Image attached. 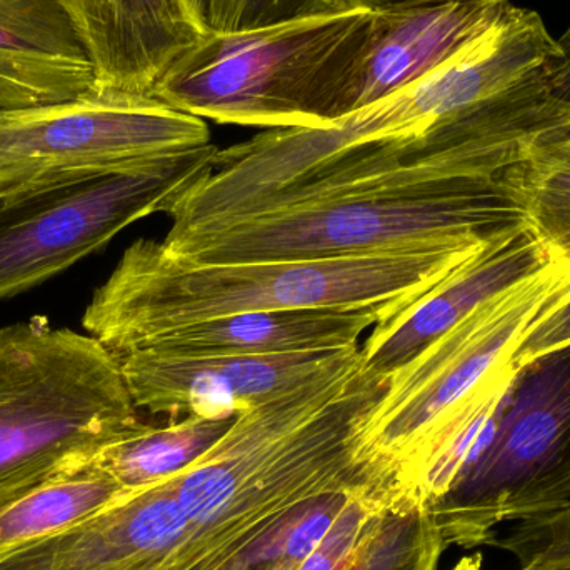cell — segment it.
Masks as SVG:
<instances>
[{
  "label": "cell",
  "mask_w": 570,
  "mask_h": 570,
  "mask_svg": "<svg viewBox=\"0 0 570 570\" xmlns=\"http://www.w3.org/2000/svg\"><path fill=\"white\" fill-rule=\"evenodd\" d=\"M387 387L362 365L341 367L240 412L199 461L169 479L189 538L173 570H217L298 502L334 491L389 488L361 461L365 421Z\"/></svg>",
  "instance_id": "1"
},
{
  "label": "cell",
  "mask_w": 570,
  "mask_h": 570,
  "mask_svg": "<svg viewBox=\"0 0 570 570\" xmlns=\"http://www.w3.org/2000/svg\"><path fill=\"white\" fill-rule=\"evenodd\" d=\"M512 234L381 256L236 264L186 263L159 240L139 239L94 292L82 325L119 355L170 328L243 312L387 308L395 315Z\"/></svg>",
  "instance_id": "2"
},
{
  "label": "cell",
  "mask_w": 570,
  "mask_h": 570,
  "mask_svg": "<svg viewBox=\"0 0 570 570\" xmlns=\"http://www.w3.org/2000/svg\"><path fill=\"white\" fill-rule=\"evenodd\" d=\"M541 52L514 20L499 19L411 86L321 129H273L219 149L214 169L174 204L177 226L223 219L325 157L382 140L421 136L448 120L511 99L534 80Z\"/></svg>",
  "instance_id": "3"
},
{
  "label": "cell",
  "mask_w": 570,
  "mask_h": 570,
  "mask_svg": "<svg viewBox=\"0 0 570 570\" xmlns=\"http://www.w3.org/2000/svg\"><path fill=\"white\" fill-rule=\"evenodd\" d=\"M525 227L501 177L435 193L332 197L173 226L160 244L190 264L347 259L495 239Z\"/></svg>",
  "instance_id": "4"
},
{
  "label": "cell",
  "mask_w": 570,
  "mask_h": 570,
  "mask_svg": "<svg viewBox=\"0 0 570 570\" xmlns=\"http://www.w3.org/2000/svg\"><path fill=\"white\" fill-rule=\"evenodd\" d=\"M142 422L119 357L43 317L0 327V511Z\"/></svg>",
  "instance_id": "5"
},
{
  "label": "cell",
  "mask_w": 570,
  "mask_h": 570,
  "mask_svg": "<svg viewBox=\"0 0 570 570\" xmlns=\"http://www.w3.org/2000/svg\"><path fill=\"white\" fill-rule=\"evenodd\" d=\"M372 16V9L345 7L263 29L207 33L153 96L214 122L269 130L331 126L344 117Z\"/></svg>",
  "instance_id": "6"
},
{
  "label": "cell",
  "mask_w": 570,
  "mask_h": 570,
  "mask_svg": "<svg viewBox=\"0 0 570 570\" xmlns=\"http://www.w3.org/2000/svg\"><path fill=\"white\" fill-rule=\"evenodd\" d=\"M570 504V347L519 368L451 488L428 509L445 544L488 546L508 522Z\"/></svg>",
  "instance_id": "7"
},
{
  "label": "cell",
  "mask_w": 570,
  "mask_h": 570,
  "mask_svg": "<svg viewBox=\"0 0 570 570\" xmlns=\"http://www.w3.org/2000/svg\"><path fill=\"white\" fill-rule=\"evenodd\" d=\"M570 281V264L554 261L479 305L387 379L365 421L361 461L384 479L451 424L511 371L525 328Z\"/></svg>",
  "instance_id": "8"
},
{
  "label": "cell",
  "mask_w": 570,
  "mask_h": 570,
  "mask_svg": "<svg viewBox=\"0 0 570 570\" xmlns=\"http://www.w3.org/2000/svg\"><path fill=\"white\" fill-rule=\"evenodd\" d=\"M217 150L209 144L124 173L0 196V301L66 273L130 224L169 213L214 169Z\"/></svg>",
  "instance_id": "9"
},
{
  "label": "cell",
  "mask_w": 570,
  "mask_h": 570,
  "mask_svg": "<svg viewBox=\"0 0 570 570\" xmlns=\"http://www.w3.org/2000/svg\"><path fill=\"white\" fill-rule=\"evenodd\" d=\"M209 144L200 117L96 86L62 102L0 110V196L124 173Z\"/></svg>",
  "instance_id": "10"
},
{
  "label": "cell",
  "mask_w": 570,
  "mask_h": 570,
  "mask_svg": "<svg viewBox=\"0 0 570 570\" xmlns=\"http://www.w3.org/2000/svg\"><path fill=\"white\" fill-rule=\"evenodd\" d=\"M342 351L283 355H179L136 348L117 355L137 409L170 421L230 417L267 404L351 361Z\"/></svg>",
  "instance_id": "11"
},
{
  "label": "cell",
  "mask_w": 570,
  "mask_h": 570,
  "mask_svg": "<svg viewBox=\"0 0 570 570\" xmlns=\"http://www.w3.org/2000/svg\"><path fill=\"white\" fill-rule=\"evenodd\" d=\"M189 521L169 479L0 559V570H173Z\"/></svg>",
  "instance_id": "12"
},
{
  "label": "cell",
  "mask_w": 570,
  "mask_h": 570,
  "mask_svg": "<svg viewBox=\"0 0 570 570\" xmlns=\"http://www.w3.org/2000/svg\"><path fill=\"white\" fill-rule=\"evenodd\" d=\"M509 2L414 0L379 7L352 70L344 116L411 86L484 32Z\"/></svg>",
  "instance_id": "13"
},
{
  "label": "cell",
  "mask_w": 570,
  "mask_h": 570,
  "mask_svg": "<svg viewBox=\"0 0 570 570\" xmlns=\"http://www.w3.org/2000/svg\"><path fill=\"white\" fill-rule=\"evenodd\" d=\"M79 37L96 86L153 96L204 37L186 0H56Z\"/></svg>",
  "instance_id": "14"
},
{
  "label": "cell",
  "mask_w": 570,
  "mask_h": 570,
  "mask_svg": "<svg viewBox=\"0 0 570 570\" xmlns=\"http://www.w3.org/2000/svg\"><path fill=\"white\" fill-rule=\"evenodd\" d=\"M554 261L529 229L498 240L444 283L375 325L361 347L362 365L377 377H391L479 305Z\"/></svg>",
  "instance_id": "15"
},
{
  "label": "cell",
  "mask_w": 570,
  "mask_h": 570,
  "mask_svg": "<svg viewBox=\"0 0 570 570\" xmlns=\"http://www.w3.org/2000/svg\"><path fill=\"white\" fill-rule=\"evenodd\" d=\"M392 315L387 308L243 312L170 328L154 335L137 348L179 355H283L342 351L358 345V338L365 332Z\"/></svg>",
  "instance_id": "16"
},
{
  "label": "cell",
  "mask_w": 570,
  "mask_h": 570,
  "mask_svg": "<svg viewBox=\"0 0 570 570\" xmlns=\"http://www.w3.org/2000/svg\"><path fill=\"white\" fill-rule=\"evenodd\" d=\"M94 87L92 63L56 0H0V110L62 102Z\"/></svg>",
  "instance_id": "17"
},
{
  "label": "cell",
  "mask_w": 570,
  "mask_h": 570,
  "mask_svg": "<svg viewBox=\"0 0 570 570\" xmlns=\"http://www.w3.org/2000/svg\"><path fill=\"white\" fill-rule=\"evenodd\" d=\"M236 417L189 415L164 428L140 424L107 445L92 462L127 491H136L173 478L199 461L233 428Z\"/></svg>",
  "instance_id": "18"
},
{
  "label": "cell",
  "mask_w": 570,
  "mask_h": 570,
  "mask_svg": "<svg viewBox=\"0 0 570 570\" xmlns=\"http://www.w3.org/2000/svg\"><path fill=\"white\" fill-rule=\"evenodd\" d=\"M127 492L94 462L40 485L0 511V559L86 521Z\"/></svg>",
  "instance_id": "19"
},
{
  "label": "cell",
  "mask_w": 570,
  "mask_h": 570,
  "mask_svg": "<svg viewBox=\"0 0 570 570\" xmlns=\"http://www.w3.org/2000/svg\"><path fill=\"white\" fill-rule=\"evenodd\" d=\"M529 233L556 261L570 264V132L535 146L502 174Z\"/></svg>",
  "instance_id": "20"
},
{
  "label": "cell",
  "mask_w": 570,
  "mask_h": 570,
  "mask_svg": "<svg viewBox=\"0 0 570 570\" xmlns=\"http://www.w3.org/2000/svg\"><path fill=\"white\" fill-rule=\"evenodd\" d=\"M357 494L372 492H325L298 502L217 570H298Z\"/></svg>",
  "instance_id": "21"
},
{
  "label": "cell",
  "mask_w": 570,
  "mask_h": 570,
  "mask_svg": "<svg viewBox=\"0 0 570 570\" xmlns=\"http://www.w3.org/2000/svg\"><path fill=\"white\" fill-rule=\"evenodd\" d=\"M445 548L424 509L384 508L372 519L347 570H438Z\"/></svg>",
  "instance_id": "22"
},
{
  "label": "cell",
  "mask_w": 570,
  "mask_h": 570,
  "mask_svg": "<svg viewBox=\"0 0 570 570\" xmlns=\"http://www.w3.org/2000/svg\"><path fill=\"white\" fill-rule=\"evenodd\" d=\"M206 33L263 29L342 9L338 0H186Z\"/></svg>",
  "instance_id": "23"
},
{
  "label": "cell",
  "mask_w": 570,
  "mask_h": 570,
  "mask_svg": "<svg viewBox=\"0 0 570 570\" xmlns=\"http://www.w3.org/2000/svg\"><path fill=\"white\" fill-rule=\"evenodd\" d=\"M488 546L514 556L522 570L570 569V504L514 522Z\"/></svg>",
  "instance_id": "24"
},
{
  "label": "cell",
  "mask_w": 570,
  "mask_h": 570,
  "mask_svg": "<svg viewBox=\"0 0 570 570\" xmlns=\"http://www.w3.org/2000/svg\"><path fill=\"white\" fill-rule=\"evenodd\" d=\"M384 508L377 495H354L298 570H347L372 519Z\"/></svg>",
  "instance_id": "25"
},
{
  "label": "cell",
  "mask_w": 570,
  "mask_h": 570,
  "mask_svg": "<svg viewBox=\"0 0 570 570\" xmlns=\"http://www.w3.org/2000/svg\"><path fill=\"white\" fill-rule=\"evenodd\" d=\"M568 347H570V281L532 318L515 347L512 365L519 371L544 355L554 354Z\"/></svg>",
  "instance_id": "26"
},
{
  "label": "cell",
  "mask_w": 570,
  "mask_h": 570,
  "mask_svg": "<svg viewBox=\"0 0 570 570\" xmlns=\"http://www.w3.org/2000/svg\"><path fill=\"white\" fill-rule=\"evenodd\" d=\"M561 53L556 57L549 69V82L556 96L570 102V27L558 39Z\"/></svg>",
  "instance_id": "27"
},
{
  "label": "cell",
  "mask_w": 570,
  "mask_h": 570,
  "mask_svg": "<svg viewBox=\"0 0 570 570\" xmlns=\"http://www.w3.org/2000/svg\"><path fill=\"white\" fill-rule=\"evenodd\" d=\"M414 2V0H338L342 9L345 7H362V9H379L392 3ZM491 2H509V0H491Z\"/></svg>",
  "instance_id": "28"
},
{
  "label": "cell",
  "mask_w": 570,
  "mask_h": 570,
  "mask_svg": "<svg viewBox=\"0 0 570 570\" xmlns=\"http://www.w3.org/2000/svg\"><path fill=\"white\" fill-rule=\"evenodd\" d=\"M451 570H484L482 569V556L475 554L462 558Z\"/></svg>",
  "instance_id": "29"
},
{
  "label": "cell",
  "mask_w": 570,
  "mask_h": 570,
  "mask_svg": "<svg viewBox=\"0 0 570 570\" xmlns=\"http://www.w3.org/2000/svg\"><path fill=\"white\" fill-rule=\"evenodd\" d=\"M564 570H570V569H564Z\"/></svg>",
  "instance_id": "30"
}]
</instances>
